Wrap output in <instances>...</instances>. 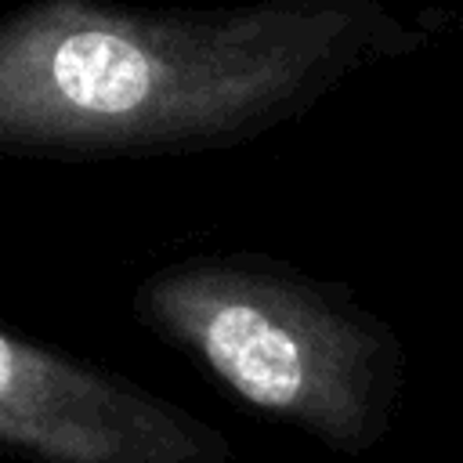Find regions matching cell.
I'll return each instance as SVG.
<instances>
[{"label": "cell", "instance_id": "3", "mask_svg": "<svg viewBox=\"0 0 463 463\" xmlns=\"http://www.w3.org/2000/svg\"><path fill=\"white\" fill-rule=\"evenodd\" d=\"M0 456L18 463H239L184 405L0 329Z\"/></svg>", "mask_w": 463, "mask_h": 463}, {"label": "cell", "instance_id": "1", "mask_svg": "<svg viewBox=\"0 0 463 463\" xmlns=\"http://www.w3.org/2000/svg\"><path fill=\"white\" fill-rule=\"evenodd\" d=\"M434 29L383 0L134 7L22 0L0 14V156L145 159L246 145Z\"/></svg>", "mask_w": 463, "mask_h": 463}, {"label": "cell", "instance_id": "2", "mask_svg": "<svg viewBox=\"0 0 463 463\" xmlns=\"http://www.w3.org/2000/svg\"><path fill=\"white\" fill-rule=\"evenodd\" d=\"M141 329L188 354L257 416L340 456H369L405 394V344L351 286L268 253L159 264L130 293Z\"/></svg>", "mask_w": 463, "mask_h": 463}]
</instances>
